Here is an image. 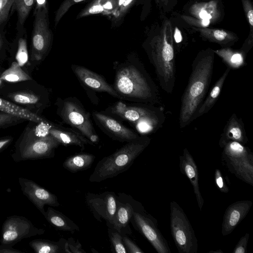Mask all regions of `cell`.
<instances>
[{
	"label": "cell",
	"instance_id": "cell-1",
	"mask_svg": "<svg viewBox=\"0 0 253 253\" xmlns=\"http://www.w3.org/2000/svg\"><path fill=\"white\" fill-rule=\"evenodd\" d=\"M112 85L121 98L137 103L154 105L160 101L158 88L143 63L136 58L113 63Z\"/></svg>",
	"mask_w": 253,
	"mask_h": 253
},
{
	"label": "cell",
	"instance_id": "cell-2",
	"mask_svg": "<svg viewBox=\"0 0 253 253\" xmlns=\"http://www.w3.org/2000/svg\"><path fill=\"white\" fill-rule=\"evenodd\" d=\"M214 52L199 53L192 63L187 86L181 97L179 124L183 128L193 121V117L204 101L210 86L213 69Z\"/></svg>",
	"mask_w": 253,
	"mask_h": 253
},
{
	"label": "cell",
	"instance_id": "cell-3",
	"mask_svg": "<svg viewBox=\"0 0 253 253\" xmlns=\"http://www.w3.org/2000/svg\"><path fill=\"white\" fill-rule=\"evenodd\" d=\"M138 104H127L119 101L104 113L128 122L142 135L154 133L162 127L166 120L163 109L154 105Z\"/></svg>",
	"mask_w": 253,
	"mask_h": 253
},
{
	"label": "cell",
	"instance_id": "cell-4",
	"mask_svg": "<svg viewBox=\"0 0 253 253\" xmlns=\"http://www.w3.org/2000/svg\"><path fill=\"white\" fill-rule=\"evenodd\" d=\"M151 139L146 136L126 142L113 154L100 160L90 175L91 182H100L113 178L127 170L134 160L150 144Z\"/></svg>",
	"mask_w": 253,
	"mask_h": 253
},
{
	"label": "cell",
	"instance_id": "cell-5",
	"mask_svg": "<svg viewBox=\"0 0 253 253\" xmlns=\"http://www.w3.org/2000/svg\"><path fill=\"white\" fill-rule=\"evenodd\" d=\"M47 121L39 123L34 130L26 133L15 146L11 156L15 162L53 158L61 144L47 131Z\"/></svg>",
	"mask_w": 253,
	"mask_h": 253
},
{
	"label": "cell",
	"instance_id": "cell-6",
	"mask_svg": "<svg viewBox=\"0 0 253 253\" xmlns=\"http://www.w3.org/2000/svg\"><path fill=\"white\" fill-rule=\"evenodd\" d=\"M166 31L152 44L149 58L160 85L167 93H171L175 83V59L172 42L168 40Z\"/></svg>",
	"mask_w": 253,
	"mask_h": 253
},
{
	"label": "cell",
	"instance_id": "cell-7",
	"mask_svg": "<svg viewBox=\"0 0 253 253\" xmlns=\"http://www.w3.org/2000/svg\"><path fill=\"white\" fill-rule=\"evenodd\" d=\"M57 114L64 123L87 138L94 144L99 141L91 121L90 114L76 97L59 98L57 101Z\"/></svg>",
	"mask_w": 253,
	"mask_h": 253
},
{
	"label": "cell",
	"instance_id": "cell-8",
	"mask_svg": "<svg viewBox=\"0 0 253 253\" xmlns=\"http://www.w3.org/2000/svg\"><path fill=\"white\" fill-rule=\"evenodd\" d=\"M170 228L179 253H197L198 240L186 213L175 201L170 203Z\"/></svg>",
	"mask_w": 253,
	"mask_h": 253
},
{
	"label": "cell",
	"instance_id": "cell-9",
	"mask_svg": "<svg viewBox=\"0 0 253 253\" xmlns=\"http://www.w3.org/2000/svg\"><path fill=\"white\" fill-rule=\"evenodd\" d=\"M44 232V229L36 227L25 217L9 216L2 225L0 244L13 246L23 239L42 235Z\"/></svg>",
	"mask_w": 253,
	"mask_h": 253
},
{
	"label": "cell",
	"instance_id": "cell-10",
	"mask_svg": "<svg viewBox=\"0 0 253 253\" xmlns=\"http://www.w3.org/2000/svg\"><path fill=\"white\" fill-rule=\"evenodd\" d=\"M134 227L143 235L158 253H170L167 240L158 227L156 219L144 210L135 211L130 219Z\"/></svg>",
	"mask_w": 253,
	"mask_h": 253
},
{
	"label": "cell",
	"instance_id": "cell-11",
	"mask_svg": "<svg viewBox=\"0 0 253 253\" xmlns=\"http://www.w3.org/2000/svg\"><path fill=\"white\" fill-rule=\"evenodd\" d=\"M118 198L113 192L105 191L100 194L87 193L85 203L95 218L100 222L105 220L112 228L116 211Z\"/></svg>",
	"mask_w": 253,
	"mask_h": 253
},
{
	"label": "cell",
	"instance_id": "cell-12",
	"mask_svg": "<svg viewBox=\"0 0 253 253\" xmlns=\"http://www.w3.org/2000/svg\"><path fill=\"white\" fill-rule=\"evenodd\" d=\"M92 116L94 122L99 128L113 140L128 142L140 137L135 131L105 113L93 111Z\"/></svg>",
	"mask_w": 253,
	"mask_h": 253
},
{
	"label": "cell",
	"instance_id": "cell-13",
	"mask_svg": "<svg viewBox=\"0 0 253 253\" xmlns=\"http://www.w3.org/2000/svg\"><path fill=\"white\" fill-rule=\"evenodd\" d=\"M18 182L23 194L37 209L44 215L45 205L58 207L60 203L57 196L44 189L36 182L24 177H19Z\"/></svg>",
	"mask_w": 253,
	"mask_h": 253
},
{
	"label": "cell",
	"instance_id": "cell-14",
	"mask_svg": "<svg viewBox=\"0 0 253 253\" xmlns=\"http://www.w3.org/2000/svg\"><path fill=\"white\" fill-rule=\"evenodd\" d=\"M71 69L86 92L89 90L106 92L121 100V97L101 75L83 66L72 64Z\"/></svg>",
	"mask_w": 253,
	"mask_h": 253
},
{
	"label": "cell",
	"instance_id": "cell-15",
	"mask_svg": "<svg viewBox=\"0 0 253 253\" xmlns=\"http://www.w3.org/2000/svg\"><path fill=\"white\" fill-rule=\"evenodd\" d=\"M252 205V201L243 200L235 202L227 208L221 225V233L223 236L231 233L246 217Z\"/></svg>",
	"mask_w": 253,
	"mask_h": 253
},
{
	"label": "cell",
	"instance_id": "cell-16",
	"mask_svg": "<svg viewBox=\"0 0 253 253\" xmlns=\"http://www.w3.org/2000/svg\"><path fill=\"white\" fill-rule=\"evenodd\" d=\"M32 56L36 61L41 60L48 48L45 22L42 12L36 11L31 38Z\"/></svg>",
	"mask_w": 253,
	"mask_h": 253
},
{
	"label": "cell",
	"instance_id": "cell-17",
	"mask_svg": "<svg viewBox=\"0 0 253 253\" xmlns=\"http://www.w3.org/2000/svg\"><path fill=\"white\" fill-rule=\"evenodd\" d=\"M179 168L181 172L188 178L192 184L198 207L202 211L204 201L200 190L198 169L187 148L184 149L182 155L179 156Z\"/></svg>",
	"mask_w": 253,
	"mask_h": 253
},
{
	"label": "cell",
	"instance_id": "cell-18",
	"mask_svg": "<svg viewBox=\"0 0 253 253\" xmlns=\"http://www.w3.org/2000/svg\"><path fill=\"white\" fill-rule=\"evenodd\" d=\"M47 128L48 132L64 146L75 145L84 150L85 145H94L89 140L73 128L57 126L48 122L47 123Z\"/></svg>",
	"mask_w": 253,
	"mask_h": 253
},
{
	"label": "cell",
	"instance_id": "cell-19",
	"mask_svg": "<svg viewBox=\"0 0 253 253\" xmlns=\"http://www.w3.org/2000/svg\"><path fill=\"white\" fill-rule=\"evenodd\" d=\"M237 141L242 144L248 142L244 124L241 118L233 113L227 122L220 135L219 145L222 148L228 141Z\"/></svg>",
	"mask_w": 253,
	"mask_h": 253
},
{
	"label": "cell",
	"instance_id": "cell-20",
	"mask_svg": "<svg viewBox=\"0 0 253 253\" xmlns=\"http://www.w3.org/2000/svg\"><path fill=\"white\" fill-rule=\"evenodd\" d=\"M228 170L237 178L253 186V155H248L230 162L226 166Z\"/></svg>",
	"mask_w": 253,
	"mask_h": 253
},
{
	"label": "cell",
	"instance_id": "cell-21",
	"mask_svg": "<svg viewBox=\"0 0 253 253\" xmlns=\"http://www.w3.org/2000/svg\"><path fill=\"white\" fill-rule=\"evenodd\" d=\"M230 68L227 67L221 76L217 80L206 99L203 101L193 117V121L207 113L217 101Z\"/></svg>",
	"mask_w": 253,
	"mask_h": 253
},
{
	"label": "cell",
	"instance_id": "cell-22",
	"mask_svg": "<svg viewBox=\"0 0 253 253\" xmlns=\"http://www.w3.org/2000/svg\"><path fill=\"white\" fill-rule=\"evenodd\" d=\"M43 216L49 223L58 230L72 233L80 230L78 226L73 221L52 207L47 208Z\"/></svg>",
	"mask_w": 253,
	"mask_h": 253
},
{
	"label": "cell",
	"instance_id": "cell-23",
	"mask_svg": "<svg viewBox=\"0 0 253 253\" xmlns=\"http://www.w3.org/2000/svg\"><path fill=\"white\" fill-rule=\"evenodd\" d=\"M135 211L137 210H135L129 203H123L118 199L112 228L122 233V231L128 226Z\"/></svg>",
	"mask_w": 253,
	"mask_h": 253
},
{
	"label": "cell",
	"instance_id": "cell-24",
	"mask_svg": "<svg viewBox=\"0 0 253 253\" xmlns=\"http://www.w3.org/2000/svg\"><path fill=\"white\" fill-rule=\"evenodd\" d=\"M95 156L91 154L81 153L68 157L63 163V167L68 171L75 173L91 167Z\"/></svg>",
	"mask_w": 253,
	"mask_h": 253
},
{
	"label": "cell",
	"instance_id": "cell-25",
	"mask_svg": "<svg viewBox=\"0 0 253 253\" xmlns=\"http://www.w3.org/2000/svg\"><path fill=\"white\" fill-rule=\"evenodd\" d=\"M65 242L63 238L58 241L37 239L31 241L29 244L36 253H65Z\"/></svg>",
	"mask_w": 253,
	"mask_h": 253
},
{
	"label": "cell",
	"instance_id": "cell-26",
	"mask_svg": "<svg viewBox=\"0 0 253 253\" xmlns=\"http://www.w3.org/2000/svg\"><path fill=\"white\" fill-rule=\"evenodd\" d=\"M0 111L36 123L46 121L44 119L28 110L20 107L1 98H0Z\"/></svg>",
	"mask_w": 253,
	"mask_h": 253
},
{
	"label": "cell",
	"instance_id": "cell-27",
	"mask_svg": "<svg viewBox=\"0 0 253 253\" xmlns=\"http://www.w3.org/2000/svg\"><path fill=\"white\" fill-rule=\"evenodd\" d=\"M213 51L230 69H237L246 65V55L241 50H234L229 48H224Z\"/></svg>",
	"mask_w": 253,
	"mask_h": 253
},
{
	"label": "cell",
	"instance_id": "cell-28",
	"mask_svg": "<svg viewBox=\"0 0 253 253\" xmlns=\"http://www.w3.org/2000/svg\"><path fill=\"white\" fill-rule=\"evenodd\" d=\"M0 78L2 81L12 83L32 79L31 77L22 69L17 62H12L10 67L1 74Z\"/></svg>",
	"mask_w": 253,
	"mask_h": 253
},
{
	"label": "cell",
	"instance_id": "cell-29",
	"mask_svg": "<svg viewBox=\"0 0 253 253\" xmlns=\"http://www.w3.org/2000/svg\"><path fill=\"white\" fill-rule=\"evenodd\" d=\"M202 35L209 40L222 44L233 41L235 38L226 31L220 30L201 29Z\"/></svg>",
	"mask_w": 253,
	"mask_h": 253
},
{
	"label": "cell",
	"instance_id": "cell-30",
	"mask_svg": "<svg viewBox=\"0 0 253 253\" xmlns=\"http://www.w3.org/2000/svg\"><path fill=\"white\" fill-rule=\"evenodd\" d=\"M36 0H15L13 5L17 11L18 22L23 25L33 8Z\"/></svg>",
	"mask_w": 253,
	"mask_h": 253
},
{
	"label": "cell",
	"instance_id": "cell-31",
	"mask_svg": "<svg viewBox=\"0 0 253 253\" xmlns=\"http://www.w3.org/2000/svg\"><path fill=\"white\" fill-rule=\"evenodd\" d=\"M108 232L112 251L117 253H127L123 242L122 234L109 227Z\"/></svg>",
	"mask_w": 253,
	"mask_h": 253
},
{
	"label": "cell",
	"instance_id": "cell-32",
	"mask_svg": "<svg viewBox=\"0 0 253 253\" xmlns=\"http://www.w3.org/2000/svg\"><path fill=\"white\" fill-rule=\"evenodd\" d=\"M11 99L15 102L23 104H32L37 103L40 98L37 95L27 92H18L12 94Z\"/></svg>",
	"mask_w": 253,
	"mask_h": 253
},
{
	"label": "cell",
	"instance_id": "cell-33",
	"mask_svg": "<svg viewBox=\"0 0 253 253\" xmlns=\"http://www.w3.org/2000/svg\"><path fill=\"white\" fill-rule=\"evenodd\" d=\"M16 59L21 67L24 66L28 60L27 42L25 39L20 38L19 40Z\"/></svg>",
	"mask_w": 253,
	"mask_h": 253
},
{
	"label": "cell",
	"instance_id": "cell-34",
	"mask_svg": "<svg viewBox=\"0 0 253 253\" xmlns=\"http://www.w3.org/2000/svg\"><path fill=\"white\" fill-rule=\"evenodd\" d=\"M24 120L14 115L0 111V128L16 124Z\"/></svg>",
	"mask_w": 253,
	"mask_h": 253
},
{
	"label": "cell",
	"instance_id": "cell-35",
	"mask_svg": "<svg viewBox=\"0 0 253 253\" xmlns=\"http://www.w3.org/2000/svg\"><path fill=\"white\" fill-rule=\"evenodd\" d=\"M15 0H0V25L8 18Z\"/></svg>",
	"mask_w": 253,
	"mask_h": 253
},
{
	"label": "cell",
	"instance_id": "cell-36",
	"mask_svg": "<svg viewBox=\"0 0 253 253\" xmlns=\"http://www.w3.org/2000/svg\"><path fill=\"white\" fill-rule=\"evenodd\" d=\"M65 253H86L82 249L81 243L78 241H75L72 237L69 238L67 240H66Z\"/></svg>",
	"mask_w": 253,
	"mask_h": 253
},
{
	"label": "cell",
	"instance_id": "cell-37",
	"mask_svg": "<svg viewBox=\"0 0 253 253\" xmlns=\"http://www.w3.org/2000/svg\"><path fill=\"white\" fill-rule=\"evenodd\" d=\"M214 180L217 189L221 192L227 193L229 191V188L227 185L226 181L218 169L215 170Z\"/></svg>",
	"mask_w": 253,
	"mask_h": 253
},
{
	"label": "cell",
	"instance_id": "cell-38",
	"mask_svg": "<svg viewBox=\"0 0 253 253\" xmlns=\"http://www.w3.org/2000/svg\"><path fill=\"white\" fill-rule=\"evenodd\" d=\"M123 235V240L127 253H143L144 252L128 236L125 234Z\"/></svg>",
	"mask_w": 253,
	"mask_h": 253
},
{
	"label": "cell",
	"instance_id": "cell-39",
	"mask_svg": "<svg viewBox=\"0 0 253 253\" xmlns=\"http://www.w3.org/2000/svg\"><path fill=\"white\" fill-rule=\"evenodd\" d=\"M250 234L247 233L241 237L238 243L235 247L233 253H246L247 247L249 239Z\"/></svg>",
	"mask_w": 253,
	"mask_h": 253
},
{
	"label": "cell",
	"instance_id": "cell-40",
	"mask_svg": "<svg viewBox=\"0 0 253 253\" xmlns=\"http://www.w3.org/2000/svg\"><path fill=\"white\" fill-rule=\"evenodd\" d=\"M244 10L251 27L253 26V9L249 0H242Z\"/></svg>",
	"mask_w": 253,
	"mask_h": 253
},
{
	"label": "cell",
	"instance_id": "cell-41",
	"mask_svg": "<svg viewBox=\"0 0 253 253\" xmlns=\"http://www.w3.org/2000/svg\"><path fill=\"white\" fill-rule=\"evenodd\" d=\"M0 253H23V252L13 248L10 245L0 244Z\"/></svg>",
	"mask_w": 253,
	"mask_h": 253
},
{
	"label": "cell",
	"instance_id": "cell-42",
	"mask_svg": "<svg viewBox=\"0 0 253 253\" xmlns=\"http://www.w3.org/2000/svg\"><path fill=\"white\" fill-rule=\"evenodd\" d=\"M12 141L11 138H3L0 139V153L5 149Z\"/></svg>",
	"mask_w": 253,
	"mask_h": 253
},
{
	"label": "cell",
	"instance_id": "cell-43",
	"mask_svg": "<svg viewBox=\"0 0 253 253\" xmlns=\"http://www.w3.org/2000/svg\"><path fill=\"white\" fill-rule=\"evenodd\" d=\"M174 39L176 43H179L182 41V37L179 30L176 27L174 31Z\"/></svg>",
	"mask_w": 253,
	"mask_h": 253
},
{
	"label": "cell",
	"instance_id": "cell-44",
	"mask_svg": "<svg viewBox=\"0 0 253 253\" xmlns=\"http://www.w3.org/2000/svg\"><path fill=\"white\" fill-rule=\"evenodd\" d=\"M103 10V7L101 5H94L89 10L90 13H98Z\"/></svg>",
	"mask_w": 253,
	"mask_h": 253
},
{
	"label": "cell",
	"instance_id": "cell-45",
	"mask_svg": "<svg viewBox=\"0 0 253 253\" xmlns=\"http://www.w3.org/2000/svg\"><path fill=\"white\" fill-rule=\"evenodd\" d=\"M199 17L202 19H210L211 18V16L208 13V12L205 10H201L199 13Z\"/></svg>",
	"mask_w": 253,
	"mask_h": 253
},
{
	"label": "cell",
	"instance_id": "cell-46",
	"mask_svg": "<svg viewBox=\"0 0 253 253\" xmlns=\"http://www.w3.org/2000/svg\"><path fill=\"white\" fill-rule=\"evenodd\" d=\"M210 23L209 19H203L202 21V25L203 26H207Z\"/></svg>",
	"mask_w": 253,
	"mask_h": 253
},
{
	"label": "cell",
	"instance_id": "cell-47",
	"mask_svg": "<svg viewBox=\"0 0 253 253\" xmlns=\"http://www.w3.org/2000/svg\"><path fill=\"white\" fill-rule=\"evenodd\" d=\"M45 0H36L37 2V7L42 5L45 2Z\"/></svg>",
	"mask_w": 253,
	"mask_h": 253
},
{
	"label": "cell",
	"instance_id": "cell-48",
	"mask_svg": "<svg viewBox=\"0 0 253 253\" xmlns=\"http://www.w3.org/2000/svg\"><path fill=\"white\" fill-rule=\"evenodd\" d=\"M103 7L106 9H111L112 8V6L111 2H108L105 5H104Z\"/></svg>",
	"mask_w": 253,
	"mask_h": 253
},
{
	"label": "cell",
	"instance_id": "cell-49",
	"mask_svg": "<svg viewBox=\"0 0 253 253\" xmlns=\"http://www.w3.org/2000/svg\"><path fill=\"white\" fill-rule=\"evenodd\" d=\"M131 0H125L123 4L124 6H126L131 1Z\"/></svg>",
	"mask_w": 253,
	"mask_h": 253
},
{
	"label": "cell",
	"instance_id": "cell-50",
	"mask_svg": "<svg viewBox=\"0 0 253 253\" xmlns=\"http://www.w3.org/2000/svg\"><path fill=\"white\" fill-rule=\"evenodd\" d=\"M209 253H223V251L220 250V249H219L218 250H217V251H211L209 252Z\"/></svg>",
	"mask_w": 253,
	"mask_h": 253
},
{
	"label": "cell",
	"instance_id": "cell-51",
	"mask_svg": "<svg viewBox=\"0 0 253 253\" xmlns=\"http://www.w3.org/2000/svg\"><path fill=\"white\" fill-rule=\"evenodd\" d=\"M2 44V39L1 36L0 34V48L1 47Z\"/></svg>",
	"mask_w": 253,
	"mask_h": 253
},
{
	"label": "cell",
	"instance_id": "cell-52",
	"mask_svg": "<svg viewBox=\"0 0 253 253\" xmlns=\"http://www.w3.org/2000/svg\"><path fill=\"white\" fill-rule=\"evenodd\" d=\"M125 0H120L119 1V4L120 5H121L123 3V2H124Z\"/></svg>",
	"mask_w": 253,
	"mask_h": 253
},
{
	"label": "cell",
	"instance_id": "cell-53",
	"mask_svg": "<svg viewBox=\"0 0 253 253\" xmlns=\"http://www.w3.org/2000/svg\"><path fill=\"white\" fill-rule=\"evenodd\" d=\"M82 0H74V1L76 2H80V1H81Z\"/></svg>",
	"mask_w": 253,
	"mask_h": 253
},
{
	"label": "cell",
	"instance_id": "cell-54",
	"mask_svg": "<svg viewBox=\"0 0 253 253\" xmlns=\"http://www.w3.org/2000/svg\"><path fill=\"white\" fill-rule=\"evenodd\" d=\"M1 81H2V80H1L0 79V84H1Z\"/></svg>",
	"mask_w": 253,
	"mask_h": 253
},
{
	"label": "cell",
	"instance_id": "cell-55",
	"mask_svg": "<svg viewBox=\"0 0 253 253\" xmlns=\"http://www.w3.org/2000/svg\"><path fill=\"white\" fill-rule=\"evenodd\" d=\"M1 179V176H0V179Z\"/></svg>",
	"mask_w": 253,
	"mask_h": 253
}]
</instances>
